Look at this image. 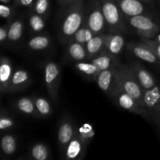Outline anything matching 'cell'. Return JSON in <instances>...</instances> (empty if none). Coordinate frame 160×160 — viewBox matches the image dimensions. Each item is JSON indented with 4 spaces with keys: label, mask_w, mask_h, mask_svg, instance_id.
Here are the masks:
<instances>
[{
    "label": "cell",
    "mask_w": 160,
    "mask_h": 160,
    "mask_svg": "<svg viewBox=\"0 0 160 160\" xmlns=\"http://www.w3.org/2000/svg\"><path fill=\"white\" fill-rule=\"evenodd\" d=\"M62 10L63 15L58 28V38L59 42L65 45L84 24L86 5L84 0H80Z\"/></svg>",
    "instance_id": "obj_1"
},
{
    "label": "cell",
    "mask_w": 160,
    "mask_h": 160,
    "mask_svg": "<svg viewBox=\"0 0 160 160\" xmlns=\"http://www.w3.org/2000/svg\"><path fill=\"white\" fill-rule=\"evenodd\" d=\"M128 25L140 38L152 39L160 31V14H141L126 19Z\"/></svg>",
    "instance_id": "obj_2"
},
{
    "label": "cell",
    "mask_w": 160,
    "mask_h": 160,
    "mask_svg": "<svg viewBox=\"0 0 160 160\" xmlns=\"http://www.w3.org/2000/svg\"><path fill=\"white\" fill-rule=\"evenodd\" d=\"M101 3L109 33L127 32L128 23L117 0H101Z\"/></svg>",
    "instance_id": "obj_3"
},
{
    "label": "cell",
    "mask_w": 160,
    "mask_h": 160,
    "mask_svg": "<svg viewBox=\"0 0 160 160\" xmlns=\"http://www.w3.org/2000/svg\"><path fill=\"white\" fill-rule=\"evenodd\" d=\"M117 85L143 106L144 90L139 84L129 64L120 63L119 66Z\"/></svg>",
    "instance_id": "obj_4"
},
{
    "label": "cell",
    "mask_w": 160,
    "mask_h": 160,
    "mask_svg": "<svg viewBox=\"0 0 160 160\" xmlns=\"http://www.w3.org/2000/svg\"><path fill=\"white\" fill-rule=\"evenodd\" d=\"M84 23L95 34L104 33L108 30L107 23L103 14L101 0H89L86 5Z\"/></svg>",
    "instance_id": "obj_5"
},
{
    "label": "cell",
    "mask_w": 160,
    "mask_h": 160,
    "mask_svg": "<svg viewBox=\"0 0 160 160\" xmlns=\"http://www.w3.org/2000/svg\"><path fill=\"white\" fill-rule=\"evenodd\" d=\"M44 83L50 98L54 103L59 102V88L61 80V67L57 62L48 60L43 66Z\"/></svg>",
    "instance_id": "obj_6"
},
{
    "label": "cell",
    "mask_w": 160,
    "mask_h": 160,
    "mask_svg": "<svg viewBox=\"0 0 160 160\" xmlns=\"http://www.w3.org/2000/svg\"><path fill=\"white\" fill-rule=\"evenodd\" d=\"M111 98L114 103L121 109L131 113L146 117V111L144 106L120 87H117L115 89Z\"/></svg>",
    "instance_id": "obj_7"
},
{
    "label": "cell",
    "mask_w": 160,
    "mask_h": 160,
    "mask_svg": "<svg viewBox=\"0 0 160 160\" xmlns=\"http://www.w3.org/2000/svg\"><path fill=\"white\" fill-rule=\"evenodd\" d=\"M77 131L78 130L70 116L67 113L62 114L59 120L57 133L58 145L61 155H62L67 145L76 135Z\"/></svg>",
    "instance_id": "obj_8"
},
{
    "label": "cell",
    "mask_w": 160,
    "mask_h": 160,
    "mask_svg": "<svg viewBox=\"0 0 160 160\" xmlns=\"http://www.w3.org/2000/svg\"><path fill=\"white\" fill-rule=\"evenodd\" d=\"M119 65L113 66L109 68L106 69L98 73L95 81L97 82L98 88L106 95H112L115 89L118 87V71Z\"/></svg>",
    "instance_id": "obj_9"
},
{
    "label": "cell",
    "mask_w": 160,
    "mask_h": 160,
    "mask_svg": "<svg viewBox=\"0 0 160 160\" xmlns=\"http://www.w3.org/2000/svg\"><path fill=\"white\" fill-rule=\"evenodd\" d=\"M127 50L131 56L150 64L160 65V59L152 48L141 41V42H130L127 45Z\"/></svg>",
    "instance_id": "obj_10"
},
{
    "label": "cell",
    "mask_w": 160,
    "mask_h": 160,
    "mask_svg": "<svg viewBox=\"0 0 160 160\" xmlns=\"http://www.w3.org/2000/svg\"><path fill=\"white\" fill-rule=\"evenodd\" d=\"M125 19L141 14H152L157 12L153 8L140 0H117Z\"/></svg>",
    "instance_id": "obj_11"
},
{
    "label": "cell",
    "mask_w": 160,
    "mask_h": 160,
    "mask_svg": "<svg viewBox=\"0 0 160 160\" xmlns=\"http://www.w3.org/2000/svg\"><path fill=\"white\" fill-rule=\"evenodd\" d=\"M129 65L143 90H148L158 84L154 76L141 62L132 61L129 62Z\"/></svg>",
    "instance_id": "obj_12"
},
{
    "label": "cell",
    "mask_w": 160,
    "mask_h": 160,
    "mask_svg": "<svg viewBox=\"0 0 160 160\" xmlns=\"http://www.w3.org/2000/svg\"><path fill=\"white\" fill-rule=\"evenodd\" d=\"M143 106L146 111V117L156 112H160V84L148 90H144Z\"/></svg>",
    "instance_id": "obj_13"
},
{
    "label": "cell",
    "mask_w": 160,
    "mask_h": 160,
    "mask_svg": "<svg viewBox=\"0 0 160 160\" xmlns=\"http://www.w3.org/2000/svg\"><path fill=\"white\" fill-rule=\"evenodd\" d=\"M31 81L32 79L31 73L28 70L22 68L17 69L14 71L8 93L14 94L25 90L29 87Z\"/></svg>",
    "instance_id": "obj_14"
},
{
    "label": "cell",
    "mask_w": 160,
    "mask_h": 160,
    "mask_svg": "<svg viewBox=\"0 0 160 160\" xmlns=\"http://www.w3.org/2000/svg\"><path fill=\"white\" fill-rule=\"evenodd\" d=\"M78 132V131H77ZM87 145L78 137V134L73 137L67 145L65 151L62 153V158L66 160L81 159L84 157L88 148Z\"/></svg>",
    "instance_id": "obj_15"
},
{
    "label": "cell",
    "mask_w": 160,
    "mask_h": 160,
    "mask_svg": "<svg viewBox=\"0 0 160 160\" xmlns=\"http://www.w3.org/2000/svg\"><path fill=\"white\" fill-rule=\"evenodd\" d=\"M13 66L10 59L5 56L0 59V92L1 95L8 93L9 85L13 76Z\"/></svg>",
    "instance_id": "obj_16"
},
{
    "label": "cell",
    "mask_w": 160,
    "mask_h": 160,
    "mask_svg": "<svg viewBox=\"0 0 160 160\" xmlns=\"http://www.w3.org/2000/svg\"><path fill=\"white\" fill-rule=\"evenodd\" d=\"M126 40L122 33H109L106 34L105 50L119 57L123 50Z\"/></svg>",
    "instance_id": "obj_17"
},
{
    "label": "cell",
    "mask_w": 160,
    "mask_h": 160,
    "mask_svg": "<svg viewBox=\"0 0 160 160\" xmlns=\"http://www.w3.org/2000/svg\"><path fill=\"white\" fill-rule=\"evenodd\" d=\"M66 57L72 62H78L88 60V52L85 45L75 42H68L65 44Z\"/></svg>",
    "instance_id": "obj_18"
},
{
    "label": "cell",
    "mask_w": 160,
    "mask_h": 160,
    "mask_svg": "<svg viewBox=\"0 0 160 160\" xmlns=\"http://www.w3.org/2000/svg\"><path fill=\"white\" fill-rule=\"evenodd\" d=\"M106 34H107L105 32L95 34L85 44V48L88 52V60H90L105 50Z\"/></svg>",
    "instance_id": "obj_19"
},
{
    "label": "cell",
    "mask_w": 160,
    "mask_h": 160,
    "mask_svg": "<svg viewBox=\"0 0 160 160\" xmlns=\"http://www.w3.org/2000/svg\"><path fill=\"white\" fill-rule=\"evenodd\" d=\"M24 31V22L22 18L13 20L8 33V45H16L21 41Z\"/></svg>",
    "instance_id": "obj_20"
},
{
    "label": "cell",
    "mask_w": 160,
    "mask_h": 160,
    "mask_svg": "<svg viewBox=\"0 0 160 160\" xmlns=\"http://www.w3.org/2000/svg\"><path fill=\"white\" fill-rule=\"evenodd\" d=\"M13 107L17 112L24 115L33 117H38L33 97H21L16 100L13 103Z\"/></svg>",
    "instance_id": "obj_21"
},
{
    "label": "cell",
    "mask_w": 160,
    "mask_h": 160,
    "mask_svg": "<svg viewBox=\"0 0 160 160\" xmlns=\"http://www.w3.org/2000/svg\"><path fill=\"white\" fill-rule=\"evenodd\" d=\"M52 39L47 34H37L31 37L28 42V48L33 52H41L49 48Z\"/></svg>",
    "instance_id": "obj_22"
},
{
    "label": "cell",
    "mask_w": 160,
    "mask_h": 160,
    "mask_svg": "<svg viewBox=\"0 0 160 160\" xmlns=\"http://www.w3.org/2000/svg\"><path fill=\"white\" fill-rule=\"evenodd\" d=\"M17 149V139L15 135L6 134L2 137L1 151L4 158H9L15 154Z\"/></svg>",
    "instance_id": "obj_23"
},
{
    "label": "cell",
    "mask_w": 160,
    "mask_h": 160,
    "mask_svg": "<svg viewBox=\"0 0 160 160\" xmlns=\"http://www.w3.org/2000/svg\"><path fill=\"white\" fill-rule=\"evenodd\" d=\"M38 118L47 119L52 113V107L50 102L47 98L42 96H33Z\"/></svg>",
    "instance_id": "obj_24"
},
{
    "label": "cell",
    "mask_w": 160,
    "mask_h": 160,
    "mask_svg": "<svg viewBox=\"0 0 160 160\" xmlns=\"http://www.w3.org/2000/svg\"><path fill=\"white\" fill-rule=\"evenodd\" d=\"M73 66L79 73H81L83 76H84L90 81H95L97 76L99 73L98 69L89 60L75 62Z\"/></svg>",
    "instance_id": "obj_25"
},
{
    "label": "cell",
    "mask_w": 160,
    "mask_h": 160,
    "mask_svg": "<svg viewBox=\"0 0 160 160\" xmlns=\"http://www.w3.org/2000/svg\"><path fill=\"white\" fill-rule=\"evenodd\" d=\"M51 158L48 147L45 144L39 142L31 147L28 153V159L47 160Z\"/></svg>",
    "instance_id": "obj_26"
},
{
    "label": "cell",
    "mask_w": 160,
    "mask_h": 160,
    "mask_svg": "<svg viewBox=\"0 0 160 160\" xmlns=\"http://www.w3.org/2000/svg\"><path fill=\"white\" fill-rule=\"evenodd\" d=\"M45 19H46L45 17L31 11L29 14V20H28L30 32L34 34L42 32L45 28V24H46Z\"/></svg>",
    "instance_id": "obj_27"
},
{
    "label": "cell",
    "mask_w": 160,
    "mask_h": 160,
    "mask_svg": "<svg viewBox=\"0 0 160 160\" xmlns=\"http://www.w3.org/2000/svg\"><path fill=\"white\" fill-rule=\"evenodd\" d=\"M94 35L95 34L92 32V30L88 28V26L85 23H84V24L78 30V31L73 34V37L68 42H75L85 45Z\"/></svg>",
    "instance_id": "obj_28"
},
{
    "label": "cell",
    "mask_w": 160,
    "mask_h": 160,
    "mask_svg": "<svg viewBox=\"0 0 160 160\" xmlns=\"http://www.w3.org/2000/svg\"><path fill=\"white\" fill-rule=\"evenodd\" d=\"M77 134H78V137L81 139V141L87 146H88L91 142H92V140H93L94 137H95V132L93 126L90 123H86L81 125L78 128Z\"/></svg>",
    "instance_id": "obj_29"
},
{
    "label": "cell",
    "mask_w": 160,
    "mask_h": 160,
    "mask_svg": "<svg viewBox=\"0 0 160 160\" xmlns=\"http://www.w3.org/2000/svg\"><path fill=\"white\" fill-rule=\"evenodd\" d=\"M17 122L13 117L5 109H2L0 114V130L1 131H7L15 128Z\"/></svg>",
    "instance_id": "obj_30"
},
{
    "label": "cell",
    "mask_w": 160,
    "mask_h": 160,
    "mask_svg": "<svg viewBox=\"0 0 160 160\" xmlns=\"http://www.w3.org/2000/svg\"><path fill=\"white\" fill-rule=\"evenodd\" d=\"M50 10V0H35L31 6V11L46 18Z\"/></svg>",
    "instance_id": "obj_31"
},
{
    "label": "cell",
    "mask_w": 160,
    "mask_h": 160,
    "mask_svg": "<svg viewBox=\"0 0 160 160\" xmlns=\"http://www.w3.org/2000/svg\"><path fill=\"white\" fill-rule=\"evenodd\" d=\"M0 15L6 20H13L15 15V6H9V4L0 5Z\"/></svg>",
    "instance_id": "obj_32"
},
{
    "label": "cell",
    "mask_w": 160,
    "mask_h": 160,
    "mask_svg": "<svg viewBox=\"0 0 160 160\" xmlns=\"http://www.w3.org/2000/svg\"><path fill=\"white\" fill-rule=\"evenodd\" d=\"M12 20H6V23L0 28V43H1V46L2 48L7 45L8 33H9V27H10Z\"/></svg>",
    "instance_id": "obj_33"
},
{
    "label": "cell",
    "mask_w": 160,
    "mask_h": 160,
    "mask_svg": "<svg viewBox=\"0 0 160 160\" xmlns=\"http://www.w3.org/2000/svg\"><path fill=\"white\" fill-rule=\"evenodd\" d=\"M140 39L141 41H142V42H144L145 43H146L147 45H149V46L152 48L154 52L156 53V56H157L158 58L160 59V44L155 42L152 39L144 38H140Z\"/></svg>",
    "instance_id": "obj_34"
},
{
    "label": "cell",
    "mask_w": 160,
    "mask_h": 160,
    "mask_svg": "<svg viewBox=\"0 0 160 160\" xmlns=\"http://www.w3.org/2000/svg\"><path fill=\"white\" fill-rule=\"evenodd\" d=\"M34 2V0H13V4L19 7H31Z\"/></svg>",
    "instance_id": "obj_35"
},
{
    "label": "cell",
    "mask_w": 160,
    "mask_h": 160,
    "mask_svg": "<svg viewBox=\"0 0 160 160\" xmlns=\"http://www.w3.org/2000/svg\"><path fill=\"white\" fill-rule=\"evenodd\" d=\"M78 1H80V0H58V4H59L61 10H62V9H65L70 5L77 2Z\"/></svg>",
    "instance_id": "obj_36"
},
{
    "label": "cell",
    "mask_w": 160,
    "mask_h": 160,
    "mask_svg": "<svg viewBox=\"0 0 160 160\" xmlns=\"http://www.w3.org/2000/svg\"><path fill=\"white\" fill-rule=\"evenodd\" d=\"M149 119L152 120L160 129V112H156L152 113L150 116Z\"/></svg>",
    "instance_id": "obj_37"
},
{
    "label": "cell",
    "mask_w": 160,
    "mask_h": 160,
    "mask_svg": "<svg viewBox=\"0 0 160 160\" xmlns=\"http://www.w3.org/2000/svg\"><path fill=\"white\" fill-rule=\"evenodd\" d=\"M140 1L143 2H145V4H147L148 6H149L150 7L153 8V9H155L156 5H158L157 1H156V0H140Z\"/></svg>",
    "instance_id": "obj_38"
},
{
    "label": "cell",
    "mask_w": 160,
    "mask_h": 160,
    "mask_svg": "<svg viewBox=\"0 0 160 160\" xmlns=\"http://www.w3.org/2000/svg\"><path fill=\"white\" fill-rule=\"evenodd\" d=\"M152 40H154L155 42H158V43L160 44V31L157 33V34H156V36H155V37L153 38Z\"/></svg>",
    "instance_id": "obj_39"
},
{
    "label": "cell",
    "mask_w": 160,
    "mask_h": 160,
    "mask_svg": "<svg viewBox=\"0 0 160 160\" xmlns=\"http://www.w3.org/2000/svg\"><path fill=\"white\" fill-rule=\"evenodd\" d=\"M1 3H3V4H9L11 2V0H0Z\"/></svg>",
    "instance_id": "obj_40"
},
{
    "label": "cell",
    "mask_w": 160,
    "mask_h": 160,
    "mask_svg": "<svg viewBox=\"0 0 160 160\" xmlns=\"http://www.w3.org/2000/svg\"><path fill=\"white\" fill-rule=\"evenodd\" d=\"M156 1H157V3H158V5H159V6H160V0H156Z\"/></svg>",
    "instance_id": "obj_41"
},
{
    "label": "cell",
    "mask_w": 160,
    "mask_h": 160,
    "mask_svg": "<svg viewBox=\"0 0 160 160\" xmlns=\"http://www.w3.org/2000/svg\"><path fill=\"white\" fill-rule=\"evenodd\" d=\"M159 131H160V129H159Z\"/></svg>",
    "instance_id": "obj_42"
}]
</instances>
